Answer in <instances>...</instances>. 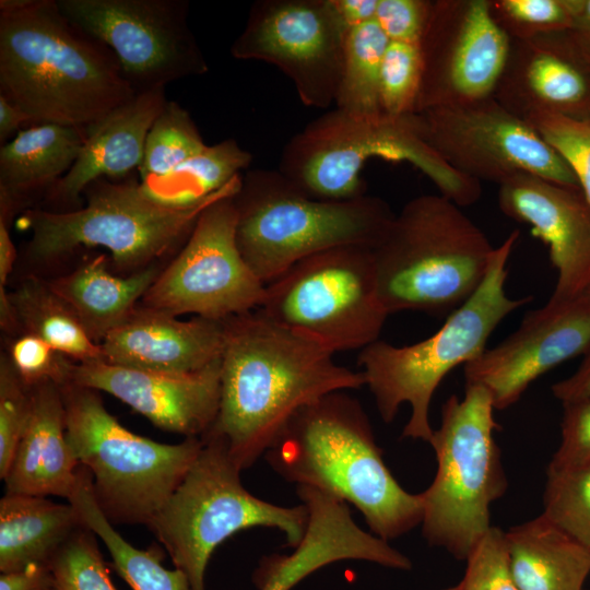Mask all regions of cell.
Here are the masks:
<instances>
[{"mask_svg": "<svg viewBox=\"0 0 590 590\" xmlns=\"http://www.w3.org/2000/svg\"><path fill=\"white\" fill-rule=\"evenodd\" d=\"M333 355L259 309L226 319L219 412L202 437L222 442L248 469L304 408L365 386L362 371L338 365Z\"/></svg>", "mask_w": 590, "mask_h": 590, "instance_id": "cell-1", "label": "cell"}, {"mask_svg": "<svg viewBox=\"0 0 590 590\" xmlns=\"http://www.w3.org/2000/svg\"><path fill=\"white\" fill-rule=\"evenodd\" d=\"M0 95L33 126L85 128L137 93L113 52L73 26L57 0H1Z\"/></svg>", "mask_w": 590, "mask_h": 590, "instance_id": "cell-2", "label": "cell"}, {"mask_svg": "<svg viewBox=\"0 0 590 590\" xmlns=\"http://www.w3.org/2000/svg\"><path fill=\"white\" fill-rule=\"evenodd\" d=\"M264 458L296 487L353 505L369 531L387 542L422 523V494L408 492L392 475L365 411L345 391L299 411Z\"/></svg>", "mask_w": 590, "mask_h": 590, "instance_id": "cell-3", "label": "cell"}, {"mask_svg": "<svg viewBox=\"0 0 590 590\" xmlns=\"http://www.w3.org/2000/svg\"><path fill=\"white\" fill-rule=\"evenodd\" d=\"M406 162L459 206L476 202L481 185L450 167L425 141L417 114H352L339 108L307 123L284 145L279 172L307 196L328 201L366 194L371 158Z\"/></svg>", "mask_w": 590, "mask_h": 590, "instance_id": "cell-4", "label": "cell"}, {"mask_svg": "<svg viewBox=\"0 0 590 590\" xmlns=\"http://www.w3.org/2000/svg\"><path fill=\"white\" fill-rule=\"evenodd\" d=\"M495 247L441 194L406 202L371 249L381 300L390 314L457 309L484 280Z\"/></svg>", "mask_w": 590, "mask_h": 590, "instance_id": "cell-5", "label": "cell"}, {"mask_svg": "<svg viewBox=\"0 0 590 590\" xmlns=\"http://www.w3.org/2000/svg\"><path fill=\"white\" fill-rule=\"evenodd\" d=\"M518 236V231L511 232L495 248L477 290L433 335L404 346L377 340L361 350V371L380 417L390 423L401 405L411 408L403 438L430 441L434 429L429 408L441 380L457 366L479 357L503 319L531 300V297H509L505 290L507 262Z\"/></svg>", "mask_w": 590, "mask_h": 590, "instance_id": "cell-6", "label": "cell"}, {"mask_svg": "<svg viewBox=\"0 0 590 590\" xmlns=\"http://www.w3.org/2000/svg\"><path fill=\"white\" fill-rule=\"evenodd\" d=\"M234 202L238 248L266 285L316 253L343 246L373 249L394 216L379 197L311 198L279 169L246 170Z\"/></svg>", "mask_w": 590, "mask_h": 590, "instance_id": "cell-7", "label": "cell"}, {"mask_svg": "<svg viewBox=\"0 0 590 590\" xmlns=\"http://www.w3.org/2000/svg\"><path fill=\"white\" fill-rule=\"evenodd\" d=\"M60 387L68 444L92 475L95 500L114 524L152 521L197 459L202 439L163 444L122 426L98 391L67 382Z\"/></svg>", "mask_w": 590, "mask_h": 590, "instance_id": "cell-8", "label": "cell"}, {"mask_svg": "<svg viewBox=\"0 0 590 590\" xmlns=\"http://www.w3.org/2000/svg\"><path fill=\"white\" fill-rule=\"evenodd\" d=\"M489 392L480 385H465L462 398L450 396L441 408L440 425L428 442L437 470L422 492V533L426 542L441 547L456 559L467 560L493 527L491 506L507 491L499 448L494 432Z\"/></svg>", "mask_w": 590, "mask_h": 590, "instance_id": "cell-9", "label": "cell"}, {"mask_svg": "<svg viewBox=\"0 0 590 590\" xmlns=\"http://www.w3.org/2000/svg\"><path fill=\"white\" fill-rule=\"evenodd\" d=\"M241 177L217 196L188 209L166 208L151 201L139 181L101 178L85 188L84 206L69 212L28 209L19 225L31 231L26 248L31 259L48 262L81 247H102L118 267L141 270L182 246L209 205L238 192Z\"/></svg>", "mask_w": 590, "mask_h": 590, "instance_id": "cell-10", "label": "cell"}, {"mask_svg": "<svg viewBox=\"0 0 590 590\" xmlns=\"http://www.w3.org/2000/svg\"><path fill=\"white\" fill-rule=\"evenodd\" d=\"M201 439L197 459L148 526L192 590H205L211 555L233 534L255 527L273 528L294 548L308 524L303 503L285 507L252 495L223 444L211 437Z\"/></svg>", "mask_w": 590, "mask_h": 590, "instance_id": "cell-11", "label": "cell"}, {"mask_svg": "<svg viewBox=\"0 0 590 590\" xmlns=\"http://www.w3.org/2000/svg\"><path fill=\"white\" fill-rule=\"evenodd\" d=\"M258 309L332 353L376 342L389 316L371 249L362 246L332 248L297 262L266 285Z\"/></svg>", "mask_w": 590, "mask_h": 590, "instance_id": "cell-12", "label": "cell"}, {"mask_svg": "<svg viewBox=\"0 0 590 590\" xmlns=\"http://www.w3.org/2000/svg\"><path fill=\"white\" fill-rule=\"evenodd\" d=\"M64 17L107 47L135 93L205 74L187 0H57Z\"/></svg>", "mask_w": 590, "mask_h": 590, "instance_id": "cell-13", "label": "cell"}, {"mask_svg": "<svg viewBox=\"0 0 590 590\" xmlns=\"http://www.w3.org/2000/svg\"><path fill=\"white\" fill-rule=\"evenodd\" d=\"M234 196L215 201L201 213L176 257L142 297L141 306L176 317L193 314L213 320L261 306L266 284L238 248Z\"/></svg>", "mask_w": 590, "mask_h": 590, "instance_id": "cell-14", "label": "cell"}, {"mask_svg": "<svg viewBox=\"0 0 590 590\" xmlns=\"http://www.w3.org/2000/svg\"><path fill=\"white\" fill-rule=\"evenodd\" d=\"M417 116L427 144L471 179L499 185L524 173L580 189L567 163L530 122L494 97L432 108Z\"/></svg>", "mask_w": 590, "mask_h": 590, "instance_id": "cell-15", "label": "cell"}, {"mask_svg": "<svg viewBox=\"0 0 590 590\" xmlns=\"http://www.w3.org/2000/svg\"><path fill=\"white\" fill-rule=\"evenodd\" d=\"M347 33L331 0H259L231 54L275 66L305 106L326 109L335 101Z\"/></svg>", "mask_w": 590, "mask_h": 590, "instance_id": "cell-16", "label": "cell"}, {"mask_svg": "<svg viewBox=\"0 0 590 590\" xmlns=\"http://www.w3.org/2000/svg\"><path fill=\"white\" fill-rule=\"evenodd\" d=\"M420 46L415 114L493 97L511 39L493 20L489 0H435Z\"/></svg>", "mask_w": 590, "mask_h": 590, "instance_id": "cell-17", "label": "cell"}, {"mask_svg": "<svg viewBox=\"0 0 590 590\" xmlns=\"http://www.w3.org/2000/svg\"><path fill=\"white\" fill-rule=\"evenodd\" d=\"M590 349V295L548 302L524 316L515 332L464 365L465 385H480L495 410L515 404L528 387L557 365Z\"/></svg>", "mask_w": 590, "mask_h": 590, "instance_id": "cell-18", "label": "cell"}, {"mask_svg": "<svg viewBox=\"0 0 590 590\" xmlns=\"http://www.w3.org/2000/svg\"><path fill=\"white\" fill-rule=\"evenodd\" d=\"M71 382L114 396L161 429L201 438L219 412L221 358L192 373L148 370L104 361L76 363Z\"/></svg>", "mask_w": 590, "mask_h": 590, "instance_id": "cell-19", "label": "cell"}, {"mask_svg": "<svg viewBox=\"0 0 590 590\" xmlns=\"http://www.w3.org/2000/svg\"><path fill=\"white\" fill-rule=\"evenodd\" d=\"M505 215L531 227L548 249L557 281L550 299L569 300L590 286V205L580 189L517 174L498 185Z\"/></svg>", "mask_w": 590, "mask_h": 590, "instance_id": "cell-20", "label": "cell"}, {"mask_svg": "<svg viewBox=\"0 0 590 590\" xmlns=\"http://www.w3.org/2000/svg\"><path fill=\"white\" fill-rule=\"evenodd\" d=\"M493 97L526 121L542 114L590 120V59L567 31L511 40Z\"/></svg>", "mask_w": 590, "mask_h": 590, "instance_id": "cell-21", "label": "cell"}, {"mask_svg": "<svg viewBox=\"0 0 590 590\" xmlns=\"http://www.w3.org/2000/svg\"><path fill=\"white\" fill-rule=\"evenodd\" d=\"M296 488L308 510L306 533L291 554H274L260 562L253 575L259 590H291L316 570L340 560H365L399 570L412 568L406 555L363 530L346 503L315 488Z\"/></svg>", "mask_w": 590, "mask_h": 590, "instance_id": "cell-22", "label": "cell"}, {"mask_svg": "<svg viewBox=\"0 0 590 590\" xmlns=\"http://www.w3.org/2000/svg\"><path fill=\"white\" fill-rule=\"evenodd\" d=\"M167 99L165 88L138 93L85 127L82 150L69 169L46 193L43 208L52 212L80 209L85 188L101 178H123L139 170L148 132Z\"/></svg>", "mask_w": 590, "mask_h": 590, "instance_id": "cell-23", "label": "cell"}, {"mask_svg": "<svg viewBox=\"0 0 590 590\" xmlns=\"http://www.w3.org/2000/svg\"><path fill=\"white\" fill-rule=\"evenodd\" d=\"M225 320H179L165 311L137 307L101 343L103 361L132 368L192 373L222 356Z\"/></svg>", "mask_w": 590, "mask_h": 590, "instance_id": "cell-24", "label": "cell"}, {"mask_svg": "<svg viewBox=\"0 0 590 590\" xmlns=\"http://www.w3.org/2000/svg\"><path fill=\"white\" fill-rule=\"evenodd\" d=\"M31 394L30 421L3 480L5 491L69 500L80 462L67 440L60 387L44 381L31 387Z\"/></svg>", "mask_w": 590, "mask_h": 590, "instance_id": "cell-25", "label": "cell"}, {"mask_svg": "<svg viewBox=\"0 0 590 590\" xmlns=\"http://www.w3.org/2000/svg\"><path fill=\"white\" fill-rule=\"evenodd\" d=\"M85 128L58 123L20 130L0 148V216L11 220L34 194L45 193L76 161Z\"/></svg>", "mask_w": 590, "mask_h": 590, "instance_id": "cell-26", "label": "cell"}, {"mask_svg": "<svg viewBox=\"0 0 590 590\" xmlns=\"http://www.w3.org/2000/svg\"><path fill=\"white\" fill-rule=\"evenodd\" d=\"M107 267V257L101 253L72 272L47 281L97 344L131 316L161 272L154 263L131 275L117 276Z\"/></svg>", "mask_w": 590, "mask_h": 590, "instance_id": "cell-27", "label": "cell"}, {"mask_svg": "<svg viewBox=\"0 0 590 590\" xmlns=\"http://www.w3.org/2000/svg\"><path fill=\"white\" fill-rule=\"evenodd\" d=\"M84 523L71 504L44 496L5 493L0 500V570L49 565Z\"/></svg>", "mask_w": 590, "mask_h": 590, "instance_id": "cell-28", "label": "cell"}, {"mask_svg": "<svg viewBox=\"0 0 590 590\" xmlns=\"http://www.w3.org/2000/svg\"><path fill=\"white\" fill-rule=\"evenodd\" d=\"M512 575L520 590H582L590 552L543 514L505 531Z\"/></svg>", "mask_w": 590, "mask_h": 590, "instance_id": "cell-29", "label": "cell"}, {"mask_svg": "<svg viewBox=\"0 0 590 590\" xmlns=\"http://www.w3.org/2000/svg\"><path fill=\"white\" fill-rule=\"evenodd\" d=\"M252 155L228 138L206 145L201 152L167 174L139 181L153 202L172 209L201 204L225 190L251 164Z\"/></svg>", "mask_w": 590, "mask_h": 590, "instance_id": "cell-30", "label": "cell"}, {"mask_svg": "<svg viewBox=\"0 0 590 590\" xmlns=\"http://www.w3.org/2000/svg\"><path fill=\"white\" fill-rule=\"evenodd\" d=\"M68 502L76 508L84 526L103 541L115 570L132 590H192L182 570L163 566L164 550L157 544L137 548L117 532L98 507L92 475L83 465L79 467L78 483Z\"/></svg>", "mask_w": 590, "mask_h": 590, "instance_id": "cell-31", "label": "cell"}, {"mask_svg": "<svg viewBox=\"0 0 590 590\" xmlns=\"http://www.w3.org/2000/svg\"><path fill=\"white\" fill-rule=\"evenodd\" d=\"M21 333L34 334L78 363L103 361L101 344L86 333L72 309L36 278L9 294Z\"/></svg>", "mask_w": 590, "mask_h": 590, "instance_id": "cell-32", "label": "cell"}, {"mask_svg": "<svg viewBox=\"0 0 590 590\" xmlns=\"http://www.w3.org/2000/svg\"><path fill=\"white\" fill-rule=\"evenodd\" d=\"M388 43L375 20L349 31L334 101L337 108L359 115L382 113L380 72Z\"/></svg>", "mask_w": 590, "mask_h": 590, "instance_id": "cell-33", "label": "cell"}, {"mask_svg": "<svg viewBox=\"0 0 590 590\" xmlns=\"http://www.w3.org/2000/svg\"><path fill=\"white\" fill-rule=\"evenodd\" d=\"M205 146L189 111L167 101L148 132L140 180L167 174Z\"/></svg>", "mask_w": 590, "mask_h": 590, "instance_id": "cell-34", "label": "cell"}, {"mask_svg": "<svg viewBox=\"0 0 590 590\" xmlns=\"http://www.w3.org/2000/svg\"><path fill=\"white\" fill-rule=\"evenodd\" d=\"M543 515L590 552V465L547 471Z\"/></svg>", "mask_w": 590, "mask_h": 590, "instance_id": "cell-35", "label": "cell"}, {"mask_svg": "<svg viewBox=\"0 0 590 590\" xmlns=\"http://www.w3.org/2000/svg\"><path fill=\"white\" fill-rule=\"evenodd\" d=\"M55 590H117L99 551L96 534L79 529L51 559Z\"/></svg>", "mask_w": 590, "mask_h": 590, "instance_id": "cell-36", "label": "cell"}, {"mask_svg": "<svg viewBox=\"0 0 590 590\" xmlns=\"http://www.w3.org/2000/svg\"><path fill=\"white\" fill-rule=\"evenodd\" d=\"M421 81L420 43L389 40L380 72L381 111L391 116L415 114Z\"/></svg>", "mask_w": 590, "mask_h": 590, "instance_id": "cell-37", "label": "cell"}, {"mask_svg": "<svg viewBox=\"0 0 590 590\" xmlns=\"http://www.w3.org/2000/svg\"><path fill=\"white\" fill-rule=\"evenodd\" d=\"M495 23L511 40H527L571 27L569 0H489Z\"/></svg>", "mask_w": 590, "mask_h": 590, "instance_id": "cell-38", "label": "cell"}, {"mask_svg": "<svg viewBox=\"0 0 590 590\" xmlns=\"http://www.w3.org/2000/svg\"><path fill=\"white\" fill-rule=\"evenodd\" d=\"M528 122L567 163L590 205V120L542 114Z\"/></svg>", "mask_w": 590, "mask_h": 590, "instance_id": "cell-39", "label": "cell"}, {"mask_svg": "<svg viewBox=\"0 0 590 590\" xmlns=\"http://www.w3.org/2000/svg\"><path fill=\"white\" fill-rule=\"evenodd\" d=\"M32 411L31 388L14 369L8 354L0 359V477L4 480L26 429Z\"/></svg>", "mask_w": 590, "mask_h": 590, "instance_id": "cell-40", "label": "cell"}, {"mask_svg": "<svg viewBox=\"0 0 590 590\" xmlns=\"http://www.w3.org/2000/svg\"><path fill=\"white\" fill-rule=\"evenodd\" d=\"M461 590H520L510 567L505 531L492 527L467 558Z\"/></svg>", "mask_w": 590, "mask_h": 590, "instance_id": "cell-41", "label": "cell"}, {"mask_svg": "<svg viewBox=\"0 0 590 590\" xmlns=\"http://www.w3.org/2000/svg\"><path fill=\"white\" fill-rule=\"evenodd\" d=\"M8 356L30 388L44 381L58 386L71 381L72 359L34 334L21 333L11 343Z\"/></svg>", "mask_w": 590, "mask_h": 590, "instance_id": "cell-42", "label": "cell"}, {"mask_svg": "<svg viewBox=\"0 0 590 590\" xmlns=\"http://www.w3.org/2000/svg\"><path fill=\"white\" fill-rule=\"evenodd\" d=\"M560 444L547 471L590 465V398L563 404Z\"/></svg>", "mask_w": 590, "mask_h": 590, "instance_id": "cell-43", "label": "cell"}, {"mask_svg": "<svg viewBox=\"0 0 590 590\" xmlns=\"http://www.w3.org/2000/svg\"><path fill=\"white\" fill-rule=\"evenodd\" d=\"M432 0H378L375 21L391 42L420 43Z\"/></svg>", "mask_w": 590, "mask_h": 590, "instance_id": "cell-44", "label": "cell"}, {"mask_svg": "<svg viewBox=\"0 0 590 590\" xmlns=\"http://www.w3.org/2000/svg\"><path fill=\"white\" fill-rule=\"evenodd\" d=\"M0 590H55L49 565L31 564L23 569L1 573Z\"/></svg>", "mask_w": 590, "mask_h": 590, "instance_id": "cell-45", "label": "cell"}, {"mask_svg": "<svg viewBox=\"0 0 590 590\" xmlns=\"http://www.w3.org/2000/svg\"><path fill=\"white\" fill-rule=\"evenodd\" d=\"M552 392L563 404L590 398V349L577 370L569 377L555 382Z\"/></svg>", "mask_w": 590, "mask_h": 590, "instance_id": "cell-46", "label": "cell"}, {"mask_svg": "<svg viewBox=\"0 0 590 590\" xmlns=\"http://www.w3.org/2000/svg\"><path fill=\"white\" fill-rule=\"evenodd\" d=\"M347 31L375 20L378 0H331Z\"/></svg>", "mask_w": 590, "mask_h": 590, "instance_id": "cell-47", "label": "cell"}, {"mask_svg": "<svg viewBox=\"0 0 590 590\" xmlns=\"http://www.w3.org/2000/svg\"><path fill=\"white\" fill-rule=\"evenodd\" d=\"M571 27L567 31L579 49L590 59V0H569Z\"/></svg>", "mask_w": 590, "mask_h": 590, "instance_id": "cell-48", "label": "cell"}, {"mask_svg": "<svg viewBox=\"0 0 590 590\" xmlns=\"http://www.w3.org/2000/svg\"><path fill=\"white\" fill-rule=\"evenodd\" d=\"M24 123H31L30 117L17 106L0 95V142L4 144L10 135Z\"/></svg>", "mask_w": 590, "mask_h": 590, "instance_id": "cell-49", "label": "cell"}, {"mask_svg": "<svg viewBox=\"0 0 590 590\" xmlns=\"http://www.w3.org/2000/svg\"><path fill=\"white\" fill-rule=\"evenodd\" d=\"M15 259L16 250L10 236L9 221L0 217V291H5Z\"/></svg>", "mask_w": 590, "mask_h": 590, "instance_id": "cell-50", "label": "cell"}, {"mask_svg": "<svg viewBox=\"0 0 590 590\" xmlns=\"http://www.w3.org/2000/svg\"><path fill=\"white\" fill-rule=\"evenodd\" d=\"M442 590H461L459 585H456L453 587H449V588H446V589H442Z\"/></svg>", "mask_w": 590, "mask_h": 590, "instance_id": "cell-51", "label": "cell"}, {"mask_svg": "<svg viewBox=\"0 0 590 590\" xmlns=\"http://www.w3.org/2000/svg\"><path fill=\"white\" fill-rule=\"evenodd\" d=\"M586 292L590 295V286H589V288H588Z\"/></svg>", "mask_w": 590, "mask_h": 590, "instance_id": "cell-52", "label": "cell"}]
</instances>
